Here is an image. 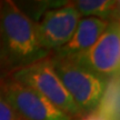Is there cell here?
Segmentation results:
<instances>
[{
  "label": "cell",
  "instance_id": "cell-1",
  "mask_svg": "<svg viewBox=\"0 0 120 120\" xmlns=\"http://www.w3.org/2000/svg\"><path fill=\"white\" fill-rule=\"evenodd\" d=\"M37 37L36 22L11 0L0 4V61L18 69L48 58Z\"/></svg>",
  "mask_w": 120,
  "mask_h": 120
},
{
  "label": "cell",
  "instance_id": "cell-2",
  "mask_svg": "<svg viewBox=\"0 0 120 120\" xmlns=\"http://www.w3.org/2000/svg\"><path fill=\"white\" fill-rule=\"evenodd\" d=\"M12 80L34 90L55 107L75 119L83 116L64 87L49 58L13 71Z\"/></svg>",
  "mask_w": 120,
  "mask_h": 120
},
{
  "label": "cell",
  "instance_id": "cell-3",
  "mask_svg": "<svg viewBox=\"0 0 120 120\" xmlns=\"http://www.w3.org/2000/svg\"><path fill=\"white\" fill-rule=\"evenodd\" d=\"M50 60L64 87L82 113L87 115L94 111L101 99L107 80L66 58L55 56Z\"/></svg>",
  "mask_w": 120,
  "mask_h": 120
},
{
  "label": "cell",
  "instance_id": "cell-4",
  "mask_svg": "<svg viewBox=\"0 0 120 120\" xmlns=\"http://www.w3.org/2000/svg\"><path fill=\"white\" fill-rule=\"evenodd\" d=\"M66 59L71 60L105 80L118 77L120 69L119 22L117 20L110 21L100 38L89 49Z\"/></svg>",
  "mask_w": 120,
  "mask_h": 120
},
{
  "label": "cell",
  "instance_id": "cell-5",
  "mask_svg": "<svg viewBox=\"0 0 120 120\" xmlns=\"http://www.w3.org/2000/svg\"><path fill=\"white\" fill-rule=\"evenodd\" d=\"M0 94L21 120H77L55 107L34 90L15 80L2 83Z\"/></svg>",
  "mask_w": 120,
  "mask_h": 120
},
{
  "label": "cell",
  "instance_id": "cell-6",
  "mask_svg": "<svg viewBox=\"0 0 120 120\" xmlns=\"http://www.w3.org/2000/svg\"><path fill=\"white\" fill-rule=\"evenodd\" d=\"M81 16L73 4L46 11L41 20L36 23L37 37L41 48L50 52L66 46L75 34Z\"/></svg>",
  "mask_w": 120,
  "mask_h": 120
},
{
  "label": "cell",
  "instance_id": "cell-7",
  "mask_svg": "<svg viewBox=\"0 0 120 120\" xmlns=\"http://www.w3.org/2000/svg\"><path fill=\"white\" fill-rule=\"evenodd\" d=\"M109 22L110 21L98 18H81L69 42L56 50L55 56L60 58H71L78 53L86 51L100 38Z\"/></svg>",
  "mask_w": 120,
  "mask_h": 120
},
{
  "label": "cell",
  "instance_id": "cell-8",
  "mask_svg": "<svg viewBox=\"0 0 120 120\" xmlns=\"http://www.w3.org/2000/svg\"><path fill=\"white\" fill-rule=\"evenodd\" d=\"M75 8L83 18H98L106 21L116 20L119 8V1L115 0H78Z\"/></svg>",
  "mask_w": 120,
  "mask_h": 120
},
{
  "label": "cell",
  "instance_id": "cell-9",
  "mask_svg": "<svg viewBox=\"0 0 120 120\" xmlns=\"http://www.w3.org/2000/svg\"><path fill=\"white\" fill-rule=\"evenodd\" d=\"M108 120L119 119V79L118 77L107 80L97 109Z\"/></svg>",
  "mask_w": 120,
  "mask_h": 120
},
{
  "label": "cell",
  "instance_id": "cell-10",
  "mask_svg": "<svg viewBox=\"0 0 120 120\" xmlns=\"http://www.w3.org/2000/svg\"><path fill=\"white\" fill-rule=\"evenodd\" d=\"M0 120H21L0 94Z\"/></svg>",
  "mask_w": 120,
  "mask_h": 120
},
{
  "label": "cell",
  "instance_id": "cell-11",
  "mask_svg": "<svg viewBox=\"0 0 120 120\" xmlns=\"http://www.w3.org/2000/svg\"><path fill=\"white\" fill-rule=\"evenodd\" d=\"M81 120H108V119L106 117H103L99 111L94 110V111L90 112V113H87Z\"/></svg>",
  "mask_w": 120,
  "mask_h": 120
}]
</instances>
